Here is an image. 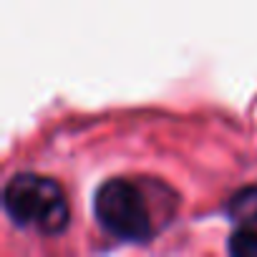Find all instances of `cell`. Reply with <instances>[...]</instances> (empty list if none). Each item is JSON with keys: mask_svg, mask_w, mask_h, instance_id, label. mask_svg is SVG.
Wrapping results in <instances>:
<instances>
[{"mask_svg": "<svg viewBox=\"0 0 257 257\" xmlns=\"http://www.w3.org/2000/svg\"><path fill=\"white\" fill-rule=\"evenodd\" d=\"M229 252L232 254H242V257H252L257 254V229L252 227H237L229 237Z\"/></svg>", "mask_w": 257, "mask_h": 257, "instance_id": "4", "label": "cell"}, {"mask_svg": "<svg viewBox=\"0 0 257 257\" xmlns=\"http://www.w3.org/2000/svg\"><path fill=\"white\" fill-rule=\"evenodd\" d=\"M6 214L23 229L43 237L66 232L71 222V207L61 184L51 177L33 172L16 174L3 189Z\"/></svg>", "mask_w": 257, "mask_h": 257, "instance_id": "2", "label": "cell"}, {"mask_svg": "<svg viewBox=\"0 0 257 257\" xmlns=\"http://www.w3.org/2000/svg\"><path fill=\"white\" fill-rule=\"evenodd\" d=\"M93 214L108 234L123 242H147L162 227L147 184L128 177H111L96 189Z\"/></svg>", "mask_w": 257, "mask_h": 257, "instance_id": "1", "label": "cell"}, {"mask_svg": "<svg viewBox=\"0 0 257 257\" xmlns=\"http://www.w3.org/2000/svg\"><path fill=\"white\" fill-rule=\"evenodd\" d=\"M227 214L239 227L257 229V187H244L234 192L232 199L227 202Z\"/></svg>", "mask_w": 257, "mask_h": 257, "instance_id": "3", "label": "cell"}]
</instances>
